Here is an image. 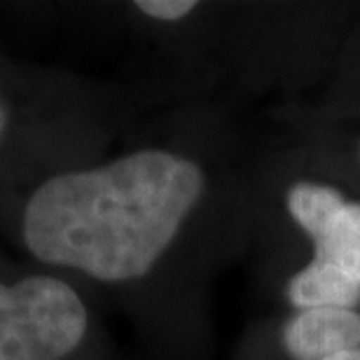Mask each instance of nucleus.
I'll list each match as a JSON object with an SVG mask.
<instances>
[{
	"label": "nucleus",
	"mask_w": 360,
	"mask_h": 360,
	"mask_svg": "<svg viewBox=\"0 0 360 360\" xmlns=\"http://www.w3.org/2000/svg\"><path fill=\"white\" fill-rule=\"evenodd\" d=\"M204 187L190 157L141 150L47 178L24 208L21 236L40 262L124 283L167 253Z\"/></svg>",
	"instance_id": "f257e3e1"
},
{
	"label": "nucleus",
	"mask_w": 360,
	"mask_h": 360,
	"mask_svg": "<svg viewBox=\"0 0 360 360\" xmlns=\"http://www.w3.org/2000/svg\"><path fill=\"white\" fill-rule=\"evenodd\" d=\"M7 122H10V112H7V103H5L3 94H0V146H3L5 134H7Z\"/></svg>",
	"instance_id": "0eeeda50"
},
{
	"label": "nucleus",
	"mask_w": 360,
	"mask_h": 360,
	"mask_svg": "<svg viewBox=\"0 0 360 360\" xmlns=\"http://www.w3.org/2000/svg\"><path fill=\"white\" fill-rule=\"evenodd\" d=\"M328 360H360V349H354V351H344V354H337Z\"/></svg>",
	"instance_id": "6e6552de"
},
{
	"label": "nucleus",
	"mask_w": 360,
	"mask_h": 360,
	"mask_svg": "<svg viewBox=\"0 0 360 360\" xmlns=\"http://www.w3.org/2000/svg\"><path fill=\"white\" fill-rule=\"evenodd\" d=\"M290 218L311 236L314 260L360 283V204L335 187L302 180L285 197Z\"/></svg>",
	"instance_id": "7ed1b4c3"
},
{
	"label": "nucleus",
	"mask_w": 360,
	"mask_h": 360,
	"mask_svg": "<svg viewBox=\"0 0 360 360\" xmlns=\"http://www.w3.org/2000/svg\"><path fill=\"white\" fill-rule=\"evenodd\" d=\"M288 300L300 311L304 309H354L360 304V283L351 281L347 274L319 262L304 264L288 281Z\"/></svg>",
	"instance_id": "39448f33"
},
{
	"label": "nucleus",
	"mask_w": 360,
	"mask_h": 360,
	"mask_svg": "<svg viewBox=\"0 0 360 360\" xmlns=\"http://www.w3.org/2000/svg\"><path fill=\"white\" fill-rule=\"evenodd\" d=\"M194 7L197 3L192 0H139L136 3V10L160 21H178L187 17Z\"/></svg>",
	"instance_id": "423d86ee"
},
{
	"label": "nucleus",
	"mask_w": 360,
	"mask_h": 360,
	"mask_svg": "<svg viewBox=\"0 0 360 360\" xmlns=\"http://www.w3.org/2000/svg\"><path fill=\"white\" fill-rule=\"evenodd\" d=\"M87 307L66 281L0 283V360H63L87 335Z\"/></svg>",
	"instance_id": "f03ea898"
},
{
	"label": "nucleus",
	"mask_w": 360,
	"mask_h": 360,
	"mask_svg": "<svg viewBox=\"0 0 360 360\" xmlns=\"http://www.w3.org/2000/svg\"><path fill=\"white\" fill-rule=\"evenodd\" d=\"M283 347L295 360H328L360 349V314L354 309H304L283 328Z\"/></svg>",
	"instance_id": "20e7f679"
}]
</instances>
